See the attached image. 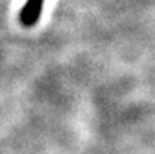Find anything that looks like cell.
<instances>
[{
  "label": "cell",
  "mask_w": 155,
  "mask_h": 154,
  "mask_svg": "<svg viewBox=\"0 0 155 154\" xmlns=\"http://www.w3.org/2000/svg\"><path fill=\"white\" fill-rule=\"evenodd\" d=\"M44 2L45 0H26V3L20 12V23L24 27H32L38 23Z\"/></svg>",
  "instance_id": "obj_1"
}]
</instances>
